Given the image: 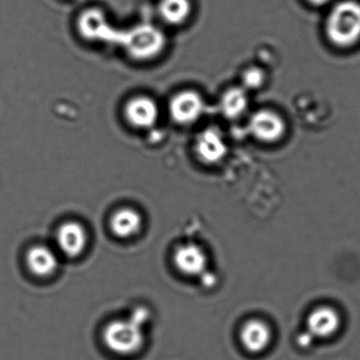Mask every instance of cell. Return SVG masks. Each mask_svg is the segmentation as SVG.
<instances>
[{
    "label": "cell",
    "instance_id": "obj_15",
    "mask_svg": "<svg viewBox=\"0 0 360 360\" xmlns=\"http://www.w3.org/2000/svg\"><path fill=\"white\" fill-rule=\"evenodd\" d=\"M248 96L241 88H231L225 92L221 100L223 115L229 119H237L248 108Z\"/></svg>",
    "mask_w": 360,
    "mask_h": 360
},
{
    "label": "cell",
    "instance_id": "obj_12",
    "mask_svg": "<svg viewBox=\"0 0 360 360\" xmlns=\"http://www.w3.org/2000/svg\"><path fill=\"white\" fill-rule=\"evenodd\" d=\"M142 217L132 208H122L112 214L110 229L117 237L122 239L134 237L142 229Z\"/></svg>",
    "mask_w": 360,
    "mask_h": 360
},
{
    "label": "cell",
    "instance_id": "obj_3",
    "mask_svg": "<svg viewBox=\"0 0 360 360\" xmlns=\"http://www.w3.org/2000/svg\"><path fill=\"white\" fill-rule=\"evenodd\" d=\"M142 326L131 317L127 320H113L103 332L105 345L121 355L136 353L144 345Z\"/></svg>",
    "mask_w": 360,
    "mask_h": 360
},
{
    "label": "cell",
    "instance_id": "obj_11",
    "mask_svg": "<svg viewBox=\"0 0 360 360\" xmlns=\"http://www.w3.org/2000/svg\"><path fill=\"white\" fill-rule=\"evenodd\" d=\"M271 338V330L260 320H250L241 330L242 343L252 353H259L266 349Z\"/></svg>",
    "mask_w": 360,
    "mask_h": 360
},
{
    "label": "cell",
    "instance_id": "obj_1",
    "mask_svg": "<svg viewBox=\"0 0 360 360\" xmlns=\"http://www.w3.org/2000/svg\"><path fill=\"white\" fill-rule=\"evenodd\" d=\"M109 44L123 46L134 60H149L157 58L166 45L164 33L153 25H140L129 31H117L113 28Z\"/></svg>",
    "mask_w": 360,
    "mask_h": 360
},
{
    "label": "cell",
    "instance_id": "obj_8",
    "mask_svg": "<svg viewBox=\"0 0 360 360\" xmlns=\"http://www.w3.org/2000/svg\"><path fill=\"white\" fill-rule=\"evenodd\" d=\"M58 244L63 254L77 258L85 250L87 233L79 223L67 222L58 231Z\"/></svg>",
    "mask_w": 360,
    "mask_h": 360
},
{
    "label": "cell",
    "instance_id": "obj_14",
    "mask_svg": "<svg viewBox=\"0 0 360 360\" xmlns=\"http://www.w3.org/2000/svg\"><path fill=\"white\" fill-rule=\"evenodd\" d=\"M193 6L191 0H161L159 13L162 20L172 26H178L188 20Z\"/></svg>",
    "mask_w": 360,
    "mask_h": 360
},
{
    "label": "cell",
    "instance_id": "obj_13",
    "mask_svg": "<svg viewBox=\"0 0 360 360\" xmlns=\"http://www.w3.org/2000/svg\"><path fill=\"white\" fill-rule=\"evenodd\" d=\"M58 258L50 248L37 245L27 254V264L37 277H48L58 269Z\"/></svg>",
    "mask_w": 360,
    "mask_h": 360
},
{
    "label": "cell",
    "instance_id": "obj_5",
    "mask_svg": "<svg viewBox=\"0 0 360 360\" xmlns=\"http://www.w3.org/2000/svg\"><path fill=\"white\" fill-rule=\"evenodd\" d=\"M250 130L255 138L262 142H276L283 136L285 123L277 113L261 110L250 117Z\"/></svg>",
    "mask_w": 360,
    "mask_h": 360
},
{
    "label": "cell",
    "instance_id": "obj_10",
    "mask_svg": "<svg viewBox=\"0 0 360 360\" xmlns=\"http://www.w3.org/2000/svg\"><path fill=\"white\" fill-rule=\"evenodd\" d=\"M174 263L185 275H201L205 271L207 259L202 248L195 244L181 246L174 254Z\"/></svg>",
    "mask_w": 360,
    "mask_h": 360
},
{
    "label": "cell",
    "instance_id": "obj_17",
    "mask_svg": "<svg viewBox=\"0 0 360 360\" xmlns=\"http://www.w3.org/2000/svg\"><path fill=\"white\" fill-rule=\"evenodd\" d=\"M307 3L311 4L313 6H317V7H320V6L326 5V4L330 3L332 0H307Z\"/></svg>",
    "mask_w": 360,
    "mask_h": 360
},
{
    "label": "cell",
    "instance_id": "obj_16",
    "mask_svg": "<svg viewBox=\"0 0 360 360\" xmlns=\"http://www.w3.org/2000/svg\"><path fill=\"white\" fill-rule=\"evenodd\" d=\"M242 81H243L244 87L248 89H258L264 82V73L260 69H248L244 72Z\"/></svg>",
    "mask_w": 360,
    "mask_h": 360
},
{
    "label": "cell",
    "instance_id": "obj_6",
    "mask_svg": "<svg viewBox=\"0 0 360 360\" xmlns=\"http://www.w3.org/2000/svg\"><path fill=\"white\" fill-rule=\"evenodd\" d=\"M195 153L206 164H216L222 161L227 153V145L220 130L207 128L198 136L195 141Z\"/></svg>",
    "mask_w": 360,
    "mask_h": 360
},
{
    "label": "cell",
    "instance_id": "obj_9",
    "mask_svg": "<svg viewBox=\"0 0 360 360\" xmlns=\"http://www.w3.org/2000/svg\"><path fill=\"white\" fill-rule=\"evenodd\" d=\"M340 324L338 313L332 307H322L309 314V333L317 338H328L337 332Z\"/></svg>",
    "mask_w": 360,
    "mask_h": 360
},
{
    "label": "cell",
    "instance_id": "obj_18",
    "mask_svg": "<svg viewBox=\"0 0 360 360\" xmlns=\"http://www.w3.org/2000/svg\"><path fill=\"white\" fill-rule=\"evenodd\" d=\"M307 336H309V334L307 335H301L300 337H299V343H300V345H302V347H307V345H311V341L307 340Z\"/></svg>",
    "mask_w": 360,
    "mask_h": 360
},
{
    "label": "cell",
    "instance_id": "obj_7",
    "mask_svg": "<svg viewBox=\"0 0 360 360\" xmlns=\"http://www.w3.org/2000/svg\"><path fill=\"white\" fill-rule=\"evenodd\" d=\"M125 117L130 125L140 129L153 127L159 117V108L155 101L147 96H136L128 101Z\"/></svg>",
    "mask_w": 360,
    "mask_h": 360
},
{
    "label": "cell",
    "instance_id": "obj_4",
    "mask_svg": "<svg viewBox=\"0 0 360 360\" xmlns=\"http://www.w3.org/2000/svg\"><path fill=\"white\" fill-rule=\"evenodd\" d=\"M203 110V100L193 91L181 92L170 101V115L176 123L182 125H188L198 121Z\"/></svg>",
    "mask_w": 360,
    "mask_h": 360
},
{
    "label": "cell",
    "instance_id": "obj_2",
    "mask_svg": "<svg viewBox=\"0 0 360 360\" xmlns=\"http://www.w3.org/2000/svg\"><path fill=\"white\" fill-rule=\"evenodd\" d=\"M328 39L339 48H351L360 41V3L343 0L337 4L326 24Z\"/></svg>",
    "mask_w": 360,
    "mask_h": 360
}]
</instances>
